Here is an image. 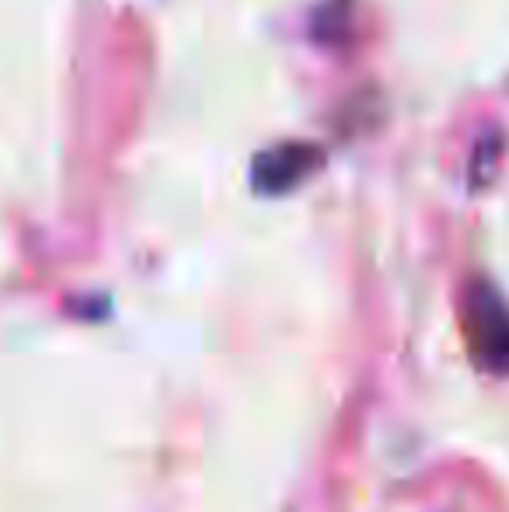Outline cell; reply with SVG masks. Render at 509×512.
<instances>
[{
  "label": "cell",
  "mask_w": 509,
  "mask_h": 512,
  "mask_svg": "<svg viewBox=\"0 0 509 512\" xmlns=\"http://www.w3.org/2000/svg\"><path fill=\"white\" fill-rule=\"evenodd\" d=\"M464 335L475 363L492 373H509V307L482 279L464 293Z\"/></svg>",
  "instance_id": "6da1fadb"
},
{
  "label": "cell",
  "mask_w": 509,
  "mask_h": 512,
  "mask_svg": "<svg viewBox=\"0 0 509 512\" xmlns=\"http://www.w3.org/2000/svg\"><path fill=\"white\" fill-rule=\"evenodd\" d=\"M321 161H325L321 150L307 147V143H283V147L265 150V154H258L252 161V185L258 192H265V196L290 192L307 175H314V168Z\"/></svg>",
  "instance_id": "7a4b0ae2"
}]
</instances>
